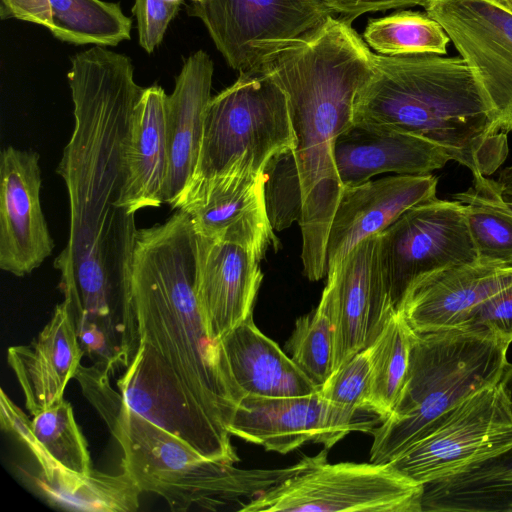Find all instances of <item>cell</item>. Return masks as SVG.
Returning <instances> with one entry per match:
<instances>
[{
  "mask_svg": "<svg viewBox=\"0 0 512 512\" xmlns=\"http://www.w3.org/2000/svg\"><path fill=\"white\" fill-rule=\"evenodd\" d=\"M67 78L74 129L57 173L68 192L70 226L54 267L74 316L118 323L138 230L121 205L123 150L143 87L128 56L97 45L71 57Z\"/></svg>",
  "mask_w": 512,
  "mask_h": 512,
  "instance_id": "6da1fadb",
  "label": "cell"
},
{
  "mask_svg": "<svg viewBox=\"0 0 512 512\" xmlns=\"http://www.w3.org/2000/svg\"><path fill=\"white\" fill-rule=\"evenodd\" d=\"M196 233L181 210L136 232L119 313L121 367L180 386L223 435L245 395L221 340L204 325L195 293Z\"/></svg>",
  "mask_w": 512,
  "mask_h": 512,
  "instance_id": "7a4b0ae2",
  "label": "cell"
},
{
  "mask_svg": "<svg viewBox=\"0 0 512 512\" xmlns=\"http://www.w3.org/2000/svg\"><path fill=\"white\" fill-rule=\"evenodd\" d=\"M257 51L254 66L288 98L302 197L301 258L304 274L317 281L327 274V239L343 190L334 146L353 126L356 95L373 74L374 53L351 22L334 15L303 37L263 43Z\"/></svg>",
  "mask_w": 512,
  "mask_h": 512,
  "instance_id": "3957f363",
  "label": "cell"
},
{
  "mask_svg": "<svg viewBox=\"0 0 512 512\" xmlns=\"http://www.w3.org/2000/svg\"><path fill=\"white\" fill-rule=\"evenodd\" d=\"M442 55L374 53L373 74L356 95L353 125L419 136L473 177H488L507 158V133L464 59Z\"/></svg>",
  "mask_w": 512,
  "mask_h": 512,
  "instance_id": "277c9868",
  "label": "cell"
},
{
  "mask_svg": "<svg viewBox=\"0 0 512 512\" xmlns=\"http://www.w3.org/2000/svg\"><path fill=\"white\" fill-rule=\"evenodd\" d=\"M110 374L106 368L80 364L74 378L119 443L123 471L142 492L161 496L172 511L236 504L241 511L262 492L316 462L315 456H306L285 468L243 470L209 460L132 410L112 388Z\"/></svg>",
  "mask_w": 512,
  "mask_h": 512,
  "instance_id": "5b68a950",
  "label": "cell"
},
{
  "mask_svg": "<svg viewBox=\"0 0 512 512\" xmlns=\"http://www.w3.org/2000/svg\"><path fill=\"white\" fill-rule=\"evenodd\" d=\"M511 340L487 330L449 328L413 333L403 390L387 418L369 432L370 461L388 463L447 410L501 380Z\"/></svg>",
  "mask_w": 512,
  "mask_h": 512,
  "instance_id": "8992f818",
  "label": "cell"
},
{
  "mask_svg": "<svg viewBox=\"0 0 512 512\" xmlns=\"http://www.w3.org/2000/svg\"><path fill=\"white\" fill-rule=\"evenodd\" d=\"M295 147L284 90L258 66L240 71L237 80L208 103L198 165L188 191L232 167L263 173L275 156Z\"/></svg>",
  "mask_w": 512,
  "mask_h": 512,
  "instance_id": "52a82bcc",
  "label": "cell"
},
{
  "mask_svg": "<svg viewBox=\"0 0 512 512\" xmlns=\"http://www.w3.org/2000/svg\"><path fill=\"white\" fill-rule=\"evenodd\" d=\"M512 448V400L500 380L444 412L388 463L427 485L458 475Z\"/></svg>",
  "mask_w": 512,
  "mask_h": 512,
  "instance_id": "ba28073f",
  "label": "cell"
},
{
  "mask_svg": "<svg viewBox=\"0 0 512 512\" xmlns=\"http://www.w3.org/2000/svg\"><path fill=\"white\" fill-rule=\"evenodd\" d=\"M424 485L389 463L340 462L327 454L310 467L262 492L242 512H422Z\"/></svg>",
  "mask_w": 512,
  "mask_h": 512,
  "instance_id": "9c48e42d",
  "label": "cell"
},
{
  "mask_svg": "<svg viewBox=\"0 0 512 512\" xmlns=\"http://www.w3.org/2000/svg\"><path fill=\"white\" fill-rule=\"evenodd\" d=\"M377 258L395 310L417 280L477 261L463 205L437 197L415 205L378 234Z\"/></svg>",
  "mask_w": 512,
  "mask_h": 512,
  "instance_id": "30bf717a",
  "label": "cell"
},
{
  "mask_svg": "<svg viewBox=\"0 0 512 512\" xmlns=\"http://www.w3.org/2000/svg\"><path fill=\"white\" fill-rule=\"evenodd\" d=\"M424 8L473 71L498 127L512 132V11L496 0H430Z\"/></svg>",
  "mask_w": 512,
  "mask_h": 512,
  "instance_id": "8fae6325",
  "label": "cell"
},
{
  "mask_svg": "<svg viewBox=\"0 0 512 512\" xmlns=\"http://www.w3.org/2000/svg\"><path fill=\"white\" fill-rule=\"evenodd\" d=\"M188 14L239 72L254 66L258 45L298 39L334 15L320 0H194Z\"/></svg>",
  "mask_w": 512,
  "mask_h": 512,
  "instance_id": "7c38bea8",
  "label": "cell"
},
{
  "mask_svg": "<svg viewBox=\"0 0 512 512\" xmlns=\"http://www.w3.org/2000/svg\"><path fill=\"white\" fill-rule=\"evenodd\" d=\"M373 423L336 408L318 390L296 397L245 394L228 430L267 451L286 454L308 442L330 449L353 431L369 433Z\"/></svg>",
  "mask_w": 512,
  "mask_h": 512,
  "instance_id": "4fadbf2b",
  "label": "cell"
},
{
  "mask_svg": "<svg viewBox=\"0 0 512 512\" xmlns=\"http://www.w3.org/2000/svg\"><path fill=\"white\" fill-rule=\"evenodd\" d=\"M264 185V172L232 167L190 189L176 210L189 216L197 235L243 246L261 261L270 246L278 245Z\"/></svg>",
  "mask_w": 512,
  "mask_h": 512,
  "instance_id": "5bb4252c",
  "label": "cell"
},
{
  "mask_svg": "<svg viewBox=\"0 0 512 512\" xmlns=\"http://www.w3.org/2000/svg\"><path fill=\"white\" fill-rule=\"evenodd\" d=\"M40 156L8 146L0 154V268L22 277L52 254L41 206Z\"/></svg>",
  "mask_w": 512,
  "mask_h": 512,
  "instance_id": "9a60e30c",
  "label": "cell"
},
{
  "mask_svg": "<svg viewBox=\"0 0 512 512\" xmlns=\"http://www.w3.org/2000/svg\"><path fill=\"white\" fill-rule=\"evenodd\" d=\"M377 245L378 234L364 239L327 274L335 323L334 371L369 348L396 311L384 286Z\"/></svg>",
  "mask_w": 512,
  "mask_h": 512,
  "instance_id": "2e32d148",
  "label": "cell"
},
{
  "mask_svg": "<svg viewBox=\"0 0 512 512\" xmlns=\"http://www.w3.org/2000/svg\"><path fill=\"white\" fill-rule=\"evenodd\" d=\"M437 183L430 173L399 174L343 188L327 239V274L361 241L385 230L411 207L436 198Z\"/></svg>",
  "mask_w": 512,
  "mask_h": 512,
  "instance_id": "e0dca14e",
  "label": "cell"
},
{
  "mask_svg": "<svg viewBox=\"0 0 512 512\" xmlns=\"http://www.w3.org/2000/svg\"><path fill=\"white\" fill-rule=\"evenodd\" d=\"M259 263L243 246L196 234L195 293L212 339L253 316L263 278Z\"/></svg>",
  "mask_w": 512,
  "mask_h": 512,
  "instance_id": "ac0fdd59",
  "label": "cell"
},
{
  "mask_svg": "<svg viewBox=\"0 0 512 512\" xmlns=\"http://www.w3.org/2000/svg\"><path fill=\"white\" fill-rule=\"evenodd\" d=\"M510 285L512 268L477 260L417 280L397 310L415 332L462 328L478 306Z\"/></svg>",
  "mask_w": 512,
  "mask_h": 512,
  "instance_id": "d6986e66",
  "label": "cell"
},
{
  "mask_svg": "<svg viewBox=\"0 0 512 512\" xmlns=\"http://www.w3.org/2000/svg\"><path fill=\"white\" fill-rule=\"evenodd\" d=\"M214 65L198 50L184 61L175 86L166 99L168 172L163 201L177 209L188 191L198 165L204 120L211 99Z\"/></svg>",
  "mask_w": 512,
  "mask_h": 512,
  "instance_id": "ffe728a7",
  "label": "cell"
},
{
  "mask_svg": "<svg viewBox=\"0 0 512 512\" xmlns=\"http://www.w3.org/2000/svg\"><path fill=\"white\" fill-rule=\"evenodd\" d=\"M84 356L67 301L54 310L50 321L27 345L11 346L7 362L13 370L31 416L64 398Z\"/></svg>",
  "mask_w": 512,
  "mask_h": 512,
  "instance_id": "44dd1931",
  "label": "cell"
},
{
  "mask_svg": "<svg viewBox=\"0 0 512 512\" xmlns=\"http://www.w3.org/2000/svg\"><path fill=\"white\" fill-rule=\"evenodd\" d=\"M334 160L345 188L386 172L429 174L444 167L451 158L438 145L419 136L353 125L337 138Z\"/></svg>",
  "mask_w": 512,
  "mask_h": 512,
  "instance_id": "7402d4cb",
  "label": "cell"
},
{
  "mask_svg": "<svg viewBox=\"0 0 512 512\" xmlns=\"http://www.w3.org/2000/svg\"><path fill=\"white\" fill-rule=\"evenodd\" d=\"M167 94L159 85L143 88L130 119L123 150L121 205L131 214L160 207L168 172Z\"/></svg>",
  "mask_w": 512,
  "mask_h": 512,
  "instance_id": "603a6c76",
  "label": "cell"
},
{
  "mask_svg": "<svg viewBox=\"0 0 512 512\" xmlns=\"http://www.w3.org/2000/svg\"><path fill=\"white\" fill-rule=\"evenodd\" d=\"M0 18L43 26L74 45L109 47L131 38L132 19L104 0H0Z\"/></svg>",
  "mask_w": 512,
  "mask_h": 512,
  "instance_id": "cb8c5ba5",
  "label": "cell"
},
{
  "mask_svg": "<svg viewBox=\"0 0 512 512\" xmlns=\"http://www.w3.org/2000/svg\"><path fill=\"white\" fill-rule=\"evenodd\" d=\"M220 340L233 377L244 394L296 397L320 389L275 341L260 331L253 316Z\"/></svg>",
  "mask_w": 512,
  "mask_h": 512,
  "instance_id": "d4e9b609",
  "label": "cell"
},
{
  "mask_svg": "<svg viewBox=\"0 0 512 512\" xmlns=\"http://www.w3.org/2000/svg\"><path fill=\"white\" fill-rule=\"evenodd\" d=\"M39 470L32 477L50 504L68 510L134 512L141 490L126 473L112 475L92 470L82 475L65 469L39 445L30 448Z\"/></svg>",
  "mask_w": 512,
  "mask_h": 512,
  "instance_id": "484cf974",
  "label": "cell"
},
{
  "mask_svg": "<svg viewBox=\"0 0 512 512\" xmlns=\"http://www.w3.org/2000/svg\"><path fill=\"white\" fill-rule=\"evenodd\" d=\"M501 380L512 400V363ZM423 511H512V448L458 475L424 485Z\"/></svg>",
  "mask_w": 512,
  "mask_h": 512,
  "instance_id": "4316f807",
  "label": "cell"
},
{
  "mask_svg": "<svg viewBox=\"0 0 512 512\" xmlns=\"http://www.w3.org/2000/svg\"><path fill=\"white\" fill-rule=\"evenodd\" d=\"M473 178V186L456 193L453 200L464 207L477 260L496 267L512 268V211L496 180L485 176Z\"/></svg>",
  "mask_w": 512,
  "mask_h": 512,
  "instance_id": "83f0119b",
  "label": "cell"
},
{
  "mask_svg": "<svg viewBox=\"0 0 512 512\" xmlns=\"http://www.w3.org/2000/svg\"><path fill=\"white\" fill-rule=\"evenodd\" d=\"M414 331L398 310L369 347L372 371L370 412L388 417L407 380Z\"/></svg>",
  "mask_w": 512,
  "mask_h": 512,
  "instance_id": "f1b7e54d",
  "label": "cell"
},
{
  "mask_svg": "<svg viewBox=\"0 0 512 512\" xmlns=\"http://www.w3.org/2000/svg\"><path fill=\"white\" fill-rule=\"evenodd\" d=\"M363 39L378 54H445L450 38L427 13L404 10L368 21Z\"/></svg>",
  "mask_w": 512,
  "mask_h": 512,
  "instance_id": "f546056e",
  "label": "cell"
},
{
  "mask_svg": "<svg viewBox=\"0 0 512 512\" xmlns=\"http://www.w3.org/2000/svg\"><path fill=\"white\" fill-rule=\"evenodd\" d=\"M286 348L295 364L318 388L332 375L335 323L331 289L327 284L316 309L296 320Z\"/></svg>",
  "mask_w": 512,
  "mask_h": 512,
  "instance_id": "4dcf8cb0",
  "label": "cell"
},
{
  "mask_svg": "<svg viewBox=\"0 0 512 512\" xmlns=\"http://www.w3.org/2000/svg\"><path fill=\"white\" fill-rule=\"evenodd\" d=\"M30 431L42 449L65 469L82 475L93 470L87 441L72 405L64 398L33 415Z\"/></svg>",
  "mask_w": 512,
  "mask_h": 512,
  "instance_id": "1f68e13d",
  "label": "cell"
},
{
  "mask_svg": "<svg viewBox=\"0 0 512 512\" xmlns=\"http://www.w3.org/2000/svg\"><path fill=\"white\" fill-rule=\"evenodd\" d=\"M371 383L370 349L367 348L336 369L319 391L330 404L356 416L359 411L370 412Z\"/></svg>",
  "mask_w": 512,
  "mask_h": 512,
  "instance_id": "d6a6232c",
  "label": "cell"
},
{
  "mask_svg": "<svg viewBox=\"0 0 512 512\" xmlns=\"http://www.w3.org/2000/svg\"><path fill=\"white\" fill-rule=\"evenodd\" d=\"M182 2L183 0H134L132 14L136 18L139 45L148 54L153 53L161 44Z\"/></svg>",
  "mask_w": 512,
  "mask_h": 512,
  "instance_id": "836d02e7",
  "label": "cell"
},
{
  "mask_svg": "<svg viewBox=\"0 0 512 512\" xmlns=\"http://www.w3.org/2000/svg\"><path fill=\"white\" fill-rule=\"evenodd\" d=\"M462 328L487 330L512 341V285L478 306Z\"/></svg>",
  "mask_w": 512,
  "mask_h": 512,
  "instance_id": "e575fe53",
  "label": "cell"
},
{
  "mask_svg": "<svg viewBox=\"0 0 512 512\" xmlns=\"http://www.w3.org/2000/svg\"><path fill=\"white\" fill-rule=\"evenodd\" d=\"M334 15L349 22L367 12L385 11L393 8L423 6L430 0H320Z\"/></svg>",
  "mask_w": 512,
  "mask_h": 512,
  "instance_id": "d590c367",
  "label": "cell"
},
{
  "mask_svg": "<svg viewBox=\"0 0 512 512\" xmlns=\"http://www.w3.org/2000/svg\"><path fill=\"white\" fill-rule=\"evenodd\" d=\"M496 181L504 200L512 202V164L500 172Z\"/></svg>",
  "mask_w": 512,
  "mask_h": 512,
  "instance_id": "8d00e7d4",
  "label": "cell"
},
{
  "mask_svg": "<svg viewBox=\"0 0 512 512\" xmlns=\"http://www.w3.org/2000/svg\"><path fill=\"white\" fill-rule=\"evenodd\" d=\"M498 3L512 11V0H496Z\"/></svg>",
  "mask_w": 512,
  "mask_h": 512,
  "instance_id": "74e56055",
  "label": "cell"
},
{
  "mask_svg": "<svg viewBox=\"0 0 512 512\" xmlns=\"http://www.w3.org/2000/svg\"><path fill=\"white\" fill-rule=\"evenodd\" d=\"M506 203H507V205H508L509 209L512 211V202H507V201H506Z\"/></svg>",
  "mask_w": 512,
  "mask_h": 512,
  "instance_id": "f35d334b",
  "label": "cell"
}]
</instances>
